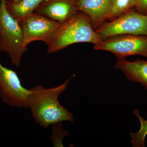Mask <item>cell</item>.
Wrapping results in <instances>:
<instances>
[{"instance_id": "6da1fadb", "label": "cell", "mask_w": 147, "mask_h": 147, "mask_svg": "<svg viewBox=\"0 0 147 147\" xmlns=\"http://www.w3.org/2000/svg\"><path fill=\"white\" fill-rule=\"evenodd\" d=\"M74 76L57 87L45 88L39 85L29 89L27 104L36 123L45 129L63 121L74 122L73 114L61 105L58 99Z\"/></svg>"}, {"instance_id": "7a4b0ae2", "label": "cell", "mask_w": 147, "mask_h": 147, "mask_svg": "<svg viewBox=\"0 0 147 147\" xmlns=\"http://www.w3.org/2000/svg\"><path fill=\"white\" fill-rule=\"evenodd\" d=\"M102 42L93 28L90 17L83 11H79L61 24L46 44L47 53L53 54L76 43L88 42L94 45Z\"/></svg>"}, {"instance_id": "3957f363", "label": "cell", "mask_w": 147, "mask_h": 147, "mask_svg": "<svg viewBox=\"0 0 147 147\" xmlns=\"http://www.w3.org/2000/svg\"><path fill=\"white\" fill-rule=\"evenodd\" d=\"M6 1H0V51L7 53L12 64L18 67L28 48L20 23L7 11Z\"/></svg>"}, {"instance_id": "277c9868", "label": "cell", "mask_w": 147, "mask_h": 147, "mask_svg": "<svg viewBox=\"0 0 147 147\" xmlns=\"http://www.w3.org/2000/svg\"><path fill=\"white\" fill-rule=\"evenodd\" d=\"M95 31L102 41L123 35H147V16L133 9L113 21H107Z\"/></svg>"}, {"instance_id": "5b68a950", "label": "cell", "mask_w": 147, "mask_h": 147, "mask_svg": "<svg viewBox=\"0 0 147 147\" xmlns=\"http://www.w3.org/2000/svg\"><path fill=\"white\" fill-rule=\"evenodd\" d=\"M94 49L113 53L117 58H126L129 56L139 55L147 59V35H123L109 38Z\"/></svg>"}, {"instance_id": "8992f818", "label": "cell", "mask_w": 147, "mask_h": 147, "mask_svg": "<svg viewBox=\"0 0 147 147\" xmlns=\"http://www.w3.org/2000/svg\"><path fill=\"white\" fill-rule=\"evenodd\" d=\"M30 90L22 85L17 73L4 66L0 62V97L8 106L28 108L27 98Z\"/></svg>"}, {"instance_id": "52a82bcc", "label": "cell", "mask_w": 147, "mask_h": 147, "mask_svg": "<svg viewBox=\"0 0 147 147\" xmlns=\"http://www.w3.org/2000/svg\"><path fill=\"white\" fill-rule=\"evenodd\" d=\"M22 28L24 45L41 41L46 42L60 26L59 22L34 12L19 22Z\"/></svg>"}, {"instance_id": "ba28073f", "label": "cell", "mask_w": 147, "mask_h": 147, "mask_svg": "<svg viewBox=\"0 0 147 147\" xmlns=\"http://www.w3.org/2000/svg\"><path fill=\"white\" fill-rule=\"evenodd\" d=\"M79 11L77 0H45L35 11L62 24Z\"/></svg>"}, {"instance_id": "9c48e42d", "label": "cell", "mask_w": 147, "mask_h": 147, "mask_svg": "<svg viewBox=\"0 0 147 147\" xmlns=\"http://www.w3.org/2000/svg\"><path fill=\"white\" fill-rule=\"evenodd\" d=\"M114 0H77L79 11L90 17L96 30L106 21Z\"/></svg>"}, {"instance_id": "30bf717a", "label": "cell", "mask_w": 147, "mask_h": 147, "mask_svg": "<svg viewBox=\"0 0 147 147\" xmlns=\"http://www.w3.org/2000/svg\"><path fill=\"white\" fill-rule=\"evenodd\" d=\"M115 67L122 71L129 81L140 83L147 90V61H129L126 58H117Z\"/></svg>"}, {"instance_id": "8fae6325", "label": "cell", "mask_w": 147, "mask_h": 147, "mask_svg": "<svg viewBox=\"0 0 147 147\" xmlns=\"http://www.w3.org/2000/svg\"><path fill=\"white\" fill-rule=\"evenodd\" d=\"M45 0H21L18 3L7 0L6 7L9 14L19 22L34 13Z\"/></svg>"}, {"instance_id": "7c38bea8", "label": "cell", "mask_w": 147, "mask_h": 147, "mask_svg": "<svg viewBox=\"0 0 147 147\" xmlns=\"http://www.w3.org/2000/svg\"><path fill=\"white\" fill-rule=\"evenodd\" d=\"M136 0H114L110 11L106 17V21H110L135 9Z\"/></svg>"}, {"instance_id": "4fadbf2b", "label": "cell", "mask_w": 147, "mask_h": 147, "mask_svg": "<svg viewBox=\"0 0 147 147\" xmlns=\"http://www.w3.org/2000/svg\"><path fill=\"white\" fill-rule=\"evenodd\" d=\"M133 113L139 119L141 126L137 132L130 133L131 145L134 147H144L145 138L147 135V120L141 116L139 110L134 109Z\"/></svg>"}, {"instance_id": "5bb4252c", "label": "cell", "mask_w": 147, "mask_h": 147, "mask_svg": "<svg viewBox=\"0 0 147 147\" xmlns=\"http://www.w3.org/2000/svg\"><path fill=\"white\" fill-rule=\"evenodd\" d=\"M61 123H59L52 125L53 135L50 138V140L53 142L54 147H63V139L64 137L68 136L69 134L67 131L63 130Z\"/></svg>"}, {"instance_id": "9a60e30c", "label": "cell", "mask_w": 147, "mask_h": 147, "mask_svg": "<svg viewBox=\"0 0 147 147\" xmlns=\"http://www.w3.org/2000/svg\"><path fill=\"white\" fill-rule=\"evenodd\" d=\"M135 10L138 13L147 16V0H136Z\"/></svg>"}, {"instance_id": "2e32d148", "label": "cell", "mask_w": 147, "mask_h": 147, "mask_svg": "<svg viewBox=\"0 0 147 147\" xmlns=\"http://www.w3.org/2000/svg\"><path fill=\"white\" fill-rule=\"evenodd\" d=\"M13 1L14 2L18 3L19 2H20V1H21V0H13Z\"/></svg>"}]
</instances>
